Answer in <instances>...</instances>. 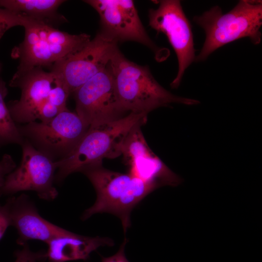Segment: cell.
<instances>
[{
    "label": "cell",
    "mask_w": 262,
    "mask_h": 262,
    "mask_svg": "<svg viewBox=\"0 0 262 262\" xmlns=\"http://www.w3.org/2000/svg\"><path fill=\"white\" fill-rule=\"evenodd\" d=\"M108 67L113 77L117 95L124 111L148 113L172 103L196 105L197 100L175 95L161 86L147 66L127 59L117 49Z\"/></svg>",
    "instance_id": "6da1fadb"
},
{
    "label": "cell",
    "mask_w": 262,
    "mask_h": 262,
    "mask_svg": "<svg viewBox=\"0 0 262 262\" xmlns=\"http://www.w3.org/2000/svg\"><path fill=\"white\" fill-rule=\"evenodd\" d=\"M194 21L204 31L205 39L195 61L201 62L219 48L243 38L254 45L260 43L262 25V2L241 0L229 12L224 14L218 6L212 7Z\"/></svg>",
    "instance_id": "7a4b0ae2"
},
{
    "label": "cell",
    "mask_w": 262,
    "mask_h": 262,
    "mask_svg": "<svg viewBox=\"0 0 262 262\" xmlns=\"http://www.w3.org/2000/svg\"><path fill=\"white\" fill-rule=\"evenodd\" d=\"M147 114L130 113L117 120L89 127L72 151L57 161L54 182L60 183L71 173L102 163L104 158L121 155L122 143L129 132L147 122Z\"/></svg>",
    "instance_id": "3957f363"
},
{
    "label": "cell",
    "mask_w": 262,
    "mask_h": 262,
    "mask_svg": "<svg viewBox=\"0 0 262 262\" xmlns=\"http://www.w3.org/2000/svg\"><path fill=\"white\" fill-rule=\"evenodd\" d=\"M81 172L89 180L97 194L95 203L85 210L82 220L98 213H110L120 218L125 233L131 225L132 210L157 188L130 173L106 169L102 163L86 167Z\"/></svg>",
    "instance_id": "277c9868"
},
{
    "label": "cell",
    "mask_w": 262,
    "mask_h": 262,
    "mask_svg": "<svg viewBox=\"0 0 262 262\" xmlns=\"http://www.w3.org/2000/svg\"><path fill=\"white\" fill-rule=\"evenodd\" d=\"M23 27L24 39L11 53L12 58L19 60L16 73L35 67H51L91 40L86 33L69 34L27 17Z\"/></svg>",
    "instance_id": "5b68a950"
},
{
    "label": "cell",
    "mask_w": 262,
    "mask_h": 262,
    "mask_svg": "<svg viewBox=\"0 0 262 262\" xmlns=\"http://www.w3.org/2000/svg\"><path fill=\"white\" fill-rule=\"evenodd\" d=\"M18 127L24 139L55 162L68 156L89 128L76 112L68 109L48 121H35Z\"/></svg>",
    "instance_id": "8992f818"
},
{
    "label": "cell",
    "mask_w": 262,
    "mask_h": 262,
    "mask_svg": "<svg viewBox=\"0 0 262 262\" xmlns=\"http://www.w3.org/2000/svg\"><path fill=\"white\" fill-rule=\"evenodd\" d=\"M20 146V164L5 177L0 187V196L32 191L41 199L54 200L58 195L53 185L57 169L56 162L35 149L24 139Z\"/></svg>",
    "instance_id": "52a82bcc"
},
{
    "label": "cell",
    "mask_w": 262,
    "mask_h": 262,
    "mask_svg": "<svg viewBox=\"0 0 262 262\" xmlns=\"http://www.w3.org/2000/svg\"><path fill=\"white\" fill-rule=\"evenodd\" d=\"M158 7L148 11L149 25L157 33L167 37L176 53L178 70L170 85L177 88L186 69L195 61L196 56L191 24L178 0H162Z\"/></svg>",
    "instance_id": "ba28073f"
},
{
    "label": "cell",
    "mask_w": 262,
    "mask_h": 262,
    "mask_svg": "<svg viewBox=\"0 0 262 262\" xmlns=\"http://www.w3.org/2000/svg\"><path fill=\"white\" fill-rule=\"evenodd\" d=\"M118 49L117 43L99 31L81 49L51 67L70 95L104 69Z\"/></svg>",
    "instance_id": "9c48e42d"
},
{
    "label": "cell",
    "mask_w": 262,
    "mask_h": 262,
    "mask_svg": "<svg viewBox=\"0 0 262 262\" xmlns=\"http://www.w3.org/2000/svg\"><path fill=\"white\" fill-rule=\"evenodd\" d=\"M76 113L89 126L95 127L124 116L113 77L108 66L73 93Z\"/></svg>",
    "instance_id": "30bf717a"
},
{
    "label": "cell",
    "mask_w": 262,
    "mask_h": 262,
    "mask_svg": "<svg viewBox=\"0 0 262 262\" xmlns=\"http://www.w3.org/2000/svg\"><path fill=\"white\" fill-rule=\"evenodd\" d=\"M98 13L103 33L117 43L134 41L160 55L157 46L146 32L134 2L131 0H86Z\"/></svg>",
    "instance_id": "8fae6325"
},
{
    "label": "cell",
    "mask_w": 262,
    "mask_h": 262,
    "mask_svg": "<svg viewBox=\"0 0 262 262\" xmlns=\"http://www.w3.org/2000/svg\"><path fill=\"white\" fill-rule=\"evenodd\" d=\"M57 78L52 71L47 72L39 67L15 73L9 85L19 88L21 96L18 100L11 101L7 106L17 124H25L37 119L39 110L48 100Z\"/></svg>",
    "instance_id": "7c38bea8"
},
{
    "label": "cell",
    "mask_w": 262,
    "mask_h": 262,
    "mask_svg": "<svg viewBox=\"0 0 262 262\" xmlns=\"http://www.w3.org/2000/svg\"><path fill=\"white\" fill-rule=\"evenodd\" d=\"M134 127L125 138L121 154L130 167V174L157 188L176 186L180 178L172 172L151 151L140 127Z\"/></svg>",
    "instance_id": "4fadbf2b"
},
{
    "label": "cell",
    "mask_w": 262,
    "mask_h": 262,
    "mask_svg": "<svg viewBox=\"0 0 262 262\" xmlns=\"http://www.w3.org/2000/svg\"><path fill=\"white\" fill-rule=\"evenodd\" d=\"M5 206L10 226L17 231V243L23 246L30 240L47 243L68 230L56 226L43 218L28 196L22 194L8 198Z\"/></svg>",
    "instance_id": "5bb4252c"
},
{
    "label": "cell",
    "mask_w": 262,
    "mask_h": 262,
    "mask_svg": "<svg viewBox=\"0 0 262 262\" xmlns=\"http://www.w3.org/2000/svg\"><path fill=\"white\" fill-rule=\"evenodd\" d=\"M47 259L49 262H66L86 260L90 254L100 246H112L113 240L108 237H88L68 231L46 243Z\"/></svg>",
    "instance_id": "9a60e30c"
},
{
    "label": "cell",
    "mask_w": 262,
    "mask_h": 262,
    "mask_svg": "<svg viewBox=\"0 0 262 262\" xmlns=\"http://www.w3.org/2000/svg\"><path fill=\"white\" fill-rule=\"evenodd\" d=\"M65 1L64 0H0V7L54 27L67 22L66 17L57 11Z\"/></svg>",
    "instance_id": "2e32d148"
},
{
    "label": "cell",
    "mask_w": 262,
    "mask_h": 262,
    "mask_svg": "<svg viewBox=\"0 0 262 262\" xmlns=\"http://www.w3.org/2000/svg\"><path fill=\"white\" fill-rule=\"evenodd\" d=\"M8 93L5 82L0 79V148L11 144H22L24 138L13 119L4 98Z\"/></svg>",
    "instance_id": "e0dca14e"
},
{
    "label": "cell",
    "mask_w": 262,
    "mask_h": 262,
    "mask_svg": "<svg viewBox=\"0 0 262 262\" xmlns=\"http://www.w3.org/2000/svg\"><path fill=\"white\" fill-rule=\"evenodd\" d=\"M57 77L56 83L49 92L48 101L62 112L68 109L66 101L70 94L62 81L57 76Z\"/></svg>",
    "instance_id": "ac0fdd59"
},
{
    "label": "cell",
    "mask_w": 262,
    "mask_h": 262,
    "mask_svg": "<svg viewBox=\"0 0 262 262\" xmlns=\"http://www.w3.org/2000/svg\"><path fill=\"white\" fill-rule=\"evenodd\" d=\"M26 17L0 7V39L5 32L12 27L23 25ZM0 64V72L1 71Z\"/></svg>",
    "instance_id": "d6986e66"
},
{
    "label": "cell",
    "mask_w": 262,
    "mask_h": 262,
    "mask_svg": "<svg viewBox=\"0 0 262 262\" xmlns=\"http://www.w3.org/2000/svg\"><path fill=\"white\" fill-rule=\"evenodd\" d=\"M23 248L15 252L16 258L15 262H37L47 260L46 251L40 250L38 252L32 251L27 243L22 246Z\"/></svg>",
    "instance_id": "ffe728a7"
},
{
    "label": "cell",
    "mask_w": 262,
    "mask_h": 262,
    "mask_svg": "<svg viewBox=\"0 0 262 262\" xmlns=\"http://www.w3.org/2000/svg\"><path fill=\"white\" fill-rule=\"evenodd\" d=\"M16 167L12 156L4 154L0 160V187L2 185L5 177Z\"/></svg>",
    "instance_id": "44dd1931"
},
{
    "label": "cell",
    "mask_w": 262,
    "mask_h": 262,
    "mask_svg": "<svg viewBox=\"0 0 262 262\" xmlns=\"http://www.w3.org/2000/svg\"><path fill=\"white\" fill-rule=\"evenodd\" d=\"M127 242V239L125 238L124 241L118 252L114 255L109 257L104 258L102 257V262H129L125 257L124 253L125 246Z\"/></svg>",
    "instance_id": "7402d4cb"
},
{
    "label": "cell",
    "mask_w": 262,
    "mask_h": 262,
    "mask_svg": "<svg viewBox=\"0 0 262 262\" xmlns=\"http://www.w3.org/2000/svg\"><path fill=\"white\" fill-rule=\"evenodd\" d=\"M9 226L10 222L7 210L4 205L0 204V240Z\"/></svg>",
    "instance_id": "603a6c76"
}]
</instances>
